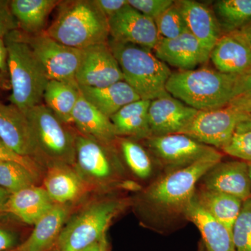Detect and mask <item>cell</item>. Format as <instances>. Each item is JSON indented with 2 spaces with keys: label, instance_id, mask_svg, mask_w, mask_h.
<instances>
[{
  "label": "cell",
  "instance_id": "1",
  "mask_svg": "<svg viewBox=\"0 0 251 251\" xmlns=\"http://www.w3.org/2000/svg\"><path fill=\"white\" fill-rule=\"evenodd\" d=\"M222 158L216 151L193 164L169 172L145 190L142 204L149 212L159 217L184 216L200 181Z\"/></svg>",
  "mask_w": 251,
  "mask_h": 251
},
{
  "label": "cell",
  "instance_id": "2",
  "mask_svg": "<svg viewBox=\"0 0 251 251\" xmlns=\"http://www.w3.org/2000/svg\"><path fill=\"white\" fill-rule=\"evenodd\" d=\"M57 17L46 34L64 45L83 50L108 44V19L94 0L61 1Z\"/></svg>",
  "mask_w": 251,
  "mask_h": 251
},
{
  "label": "cell",
  "instance_id": "3",
  "mask_svg": "<svg viewBox=\"0 0 251 251\" xmlns=\"http://www.w3.org/2000/svg\"><path fill=\"white\" fill-rule=\"evenodd\" d=\"M237 77L208 68L172 73L167 92L198 111L223 108L235 97Z\"/></svg>",
  "mask_w": 251,
  "mask_h": 251
},
{
  "label": "cell",
  "instance_id": "4",
  "mask_svg": "<svg viewBox=\"0 0 251 251\" xmlns=\"http://www.w3.org/2000/svg\"><path fill=\"white\" fill-rule=\"evenodd\" d=\"M11 87L9 100L25 113L41 104L49 80L22 31L4 37Z\"/></svg>",
  "mask_w": 251,
  "mask_h": 251
},
{
  "label": "cell",
  "instance_id": "5",
  "mask_svg": "<svg viewBox=\"0 0 251 251\" xmlns=\"http://www.w3.org/2000/svg\"><path fill=\"white\" fill-rule=\"evenodd\" d=\"M108 45L121 68L125 82L140 99L153 100L170 95L166 86L173 72L152 50L113 40L108 41Z\"/></svg>",
  "mask_w": 251,
  "mask_h": 251
},
{
  "label": "cell",
  "instance_id": "6",
  "mask_svg": "<svg viewBox=\"0 0 251 251\" xmlns=\"http://www.w3.org/2000/svg\"><path fill=\"white\" fill-rule=\"evenodd\" d=\"M25 115L35 147V161L46 168L57 163L74 166L77 131L44 104L36 105Z\"/></svg>",
  "mask_w": 251,
  "mask_h": 251
},
{
  "label": "cell",
  "instance_id": "7",
  "mask_svg": "<svg viewBox=\"0 0 251 251\" xmlns=\"http://www.w3.org/2000/svg\"><path fill=\"white\" fill-rule=\"evenodd\" d=\"M128 204L119 198L92 201L75 215L69 217L63 227L55 247L59 251H80L106 236L112 221Z\"/></svg>",
  "mask_w": 251,
  "mask_h": 251
},
{
  "label": "cell",
  "instance_id": "8",
  "mask_svg": "<svg viewBox=\"0 0 251 251\" xmlns=\"http://www.w3.org/2000/svg\"><path fill=\"white\" fill-rule=\"evenodd\" d=\"M74 167L90 189L106 188L119 182L123 173L111 144L97 141L77 131Z\"/></svg>",
  "mask_w": 251,
  "mask_h": 251
},
{
  "label": "cell",
  "instance_id": "9",
  "mask_svg": "<svg viewBox=\"0 0 251 251\" xmlns=\"http://www.w3.org/2000/svg\"><path fill=\"white\" fill-rule=\"evenodd\" d=\"M25 36L48 80L77 84L75 77L80 66L82 50L64 45L50 37L44 31L36 35L25 34Z\"/></svg>",
  "mask_w": 251,
  "mask_h": 251
},
{
  "label": "cell",
  "instance_id": "10",
  "mask_svg": "<svg viewBox=\"0 0 251 251\" xmlns=\"http://www.w3.org/2000/svg\"><path fill=\"white\" fill-rule=\"evenodd\" d=\"M246 115L229 105L213 110H201L182 134L207 146L222 150Z\"/></svg>",
  "mask_w": 251,
  "mask_h": 251
},
{
  "label": "cell",
  "instance_id": "11",
  "mask_svg": "<svg viewBox=\"0 0 251 251\" xmlns=\"http://www.w3.org/2000/svg\"><path fill=\"white\" fill-rule=\"evenodd\" d=\"M145 140L149 151L172 171L189 166L218 151L182 133L151 136Z\"/></svg>",
  "mask_w": 251,
  "mask_h": 251
},
{
  "label": "cell",
  "instance_id": "12",
  "mask_svg": "<svg viewBox=\"0 0 251 251\" xmlns=\"http://www.w3.org/2000/svg\"><path fill=\"white\" fill-rule=\"evenodd\" d=\"M75 80L79 87L90 88H103L125 80L108 43L82 50Z\"/></svg>",
  "mask_w": 251,
  "mask_h": 251
},
{
  "label": "cell",
  "instance_id": "13",
  "mask_svg": "<svg viewBox=\"0 0 251 251\" xmlns=\"http://www.w3.org/2000/svg\"><path fill=\"white\" fill-rule=\"evenodd\" d=\"M112 40L153 50L160 37L156 23L129 4L108 19Z\"/></svg>",
  "mask_w": 251,
  "mask_h": 251
},
{
  "label": "cell",
  "instance_id": "14",
  "mask_svg": "<svg viewBox=\"0 0 251 251\" xmlns=\"http://www.w3.org/2000/svg\"><path fill=\"white\" fill-rule=\"evenodd\" d=\"M201 188L229 195L246 201L251 198L249 163L237 160L219 162L200 181Z\"/></svg>",
  "mask_w": 251,
  "mask_h": 251
},
{
  "label": "cell",
  "instance_id": "15",
  "mask_svg": "<svg viewBox=\"0 0 251 251\" xmlns=\"http://www.w3.org/2000/svg\"><path fill=\"white\" fill-rule=\"evenodd\" d=\"M198 112L171 94L151 100L149 108L151 136L182 133Z\"/></svg>",
  "mask_w": 251,
  "mask_h": 251
},
{
  "label": "cell",
  "instance_id": "16",
  "mask_svg": "<svg viewBox=\"0 0 251 251\" xmlns=\"http://www.w3.org/2000/svg\"><path fill=\"white\" fill-rule=\"evenodd\" d=\"M153 50L162 62L180 71L193 70L210 56V51L188 30L175 39L161 38Z\"/></svg>",
  "mask_w": 251,
  "mask_h": 251
},
{
  "label": "cell",
  "instance_id": "17",
  "mask_svg": "<svg viewBox=\"0 0 251 251\" xmlns=\"http://www.w3.org/2000/svg\"><path fill=\"white\" fill-rule=\"evenodd\" d=\"M209 59L219 72L239 76L251 69V46L239 30L223 33Z\"/></svg>",
  "mask_w": 251,
  "mask_h": 251
},
{
  "label": "cell",
  "instance_id": "18",
  "mask_svg": "<svg viewBox=\"0 0 251 251\" xmlns=\"http://www.w3.org/2000/svg\"><path fill=\"white\" fill-rule=\"evenodd\" d=\"M54 204L70 205L90 191L74 166L57 163L46 167L44 186Z\"/></svg>",
  "mask_w": 251,
  "mask_h": 251
},
{
  "label": "cell",
  "instance_id": "19",
  "mask_svg": "<svg viewBox=\"0 0 251 251\" xmlns=\"http://www.w3.org/2000/svg\"><path fill=\"white\" fill-rule=\"evenodd\" d=\"M0 140L21 156L35 160V147L25 113L0 101Z\"/></svg>",
  "mask_w": 251,
  "mask_h": 251
},
{
  "label": "cell",
  "instance_id": "20",
  "mask_svg": "<svg viewBox=\"0 0 251 251\" xmlns=\"http://www.w3.org/2000/svg\"><path fill=\"white\" fill-rule=\"evenodd\" d=\"M71 206L55 204L35 224L18 251H49L55 247L63 227L70 217Z\"/></svg>",
  "mask_w": 251,
  "mask_h": 251
},
{
  "label": "cell",
  "instance_id": "21",
  "mask_svg": "<svg viewBox=\"0 0 251 251\" xmlns=\"http://www.w3.org/2000/svg\"><path fill=\"white\" fill-rule=\"evenodd\" d=\"M176 2L188 30L211 52L223 34L213 10L206 4L193 0H179Z\"/></svg>",
  "mask_w": 251,
  "mask_h": 251
},
{
  "label": "cell",
  "instance_id": "22",
  "mask_svg": "<svg viewBox=\"0 0 251 251\" xmlns=\"http://www.w3.org/2000/svg\"><path fill=\"white\" fill-rule=\"evenodd\" d=\"M184 216L199 229L206 251H236L232 232L211 216L195 196Z\"/></svg>",
  "mask_w": 251,
  "mask_h": 251
},
{
  "label": "cell",
  "instance_id": "23",
  "mask_svg": "<svg viewBox=\"0 0 251 251\" xmlns=\"http://www.w3.org/2000/svg\"><path fill=\"white\" fill-rule=\"evenodd\" d=\"M54 204L46 190L34 184L11 193L5 211L25 224L34 225Z\"/></svg>",
  "mask_w": 251,
  "mask_h": 251
},
{
  "label": "cell",
  "instance_id": "24",
  "mask_svg": "<svg viewBox=\"0 0 251 251\" xmlns=\"http://www.w3.org/2000/svg\"><path fill=\"white\" fill-rule=\"evenodd\" d=\"M73 124L81 135L107 144L117 139L110 118L102 113L80 94L73 113Z\"/></svg>",
  "mask_w": 251,
  "mask_h": 251
},
{
  "label": "cell",
  "instance_id": "25",
  "mask_svg": "<svg viewBox=\"0 0 251 251\" xmlns=\"http://www.w3.org/2000/svg\"><path fill=\"white\" fill-rule=\"evenodd\" d=\"M79 88L82 96L109 118L128 104L141 99L125 80L103 88Z\"/></svg>",
  "mask_w": 251,
  "mask_h": 251
},
{
  "label": "cell",
  "instance_id": "26",
  "mask_svg": "<svg viewBox=\"0 0 251 251\" xmlns=\"http://www.w3.org/2000/svg\"><path fill=\"white\" fill-rule=\"evenodd\" d=\"M151 101L140 99L123 107L110 117L117 137L145 140L151 136L149 124Z\"/></svg>",
  "mask_w": 251,
  "mask_h": 251
},
{
  "label": "cell",
  "instance_id": "27",
  "mask_svg": "<svg viewBox=\"0 0 251 251\" xmlns=\"http://www.w3.org/2000/svg\"><path fill=\"white\" fill-rule=\"evenodd\" d=\"M60 2L57 0H13L10 1L9 8L23 32L36 35L45 31L50 14Z\"/></svg>",
  "mask_w": 251,
  "mask_h": 251
},
{
  "label": "cell",
  "instance_id": "28",
  "mask_svg": "<svg viewBox=\"0 0 251 251\" xmlns=\"http://www.w3.org/2000/svg\"><path fill=\"white\" fill-rule=\"evenodd\" d=\"M195 197L211 216L232 233V228L242 210L244 201L229 195L202 188L196 189Z\"/></svg>",
  "mask_w": 251,
  "mask_h": 251
},
{
  "label": "cell",
  "instance_id": "29",
  "mask_svg": "<svg viewBox=\"0 0 251 251\" xmlns=\"http://www.w3.org/2000/svg\"><path fill=\"white\" fill-rule=\"evenodd\" d=\"M80 90L77 84L62 81L48 82L44 94L45 105L66 125L73 123V113L80 97Z\"/></svg>",
  "mask_w": 251,
  "mask_h": 251
},
{
  "label": "cell",
  "instance_id": "30",
  "mask_svg": "<svg viewBox=\"0 0 251 251\" xmlns=\"http://www.w3.org/2000/svg\"><path fill=\"white\" fill-rule=\"evenodd\" d=\"M213 11L223 33L239 30L251 21V0H219Z\"/></svg>",
  "mask_w": 251,
  "mask_h": 251
},
{
  "label": "cell",
  "instance_id": "31",
  "mask_svg": "<svg viewBox=\"0 0 251 251\" xmlns=\"http://www.w3.org/2000/svg\"><path fill=\"white\" fill-rule=\"evenodd\" d=\"M120 150L126 164L132 173L141 179L150 177L153 173V163L146 150L135 140L121 138Z\"/></svg>",
  "mask_w": 251,
  "mask_h": 251
},
{
  "label": "cell",
  "instance_id": "32",
  "mask_svg": "<svg viewBox=\"0 0 251 251\" xmlns=\"http://www.w3.org/2000/svg\"><path fill=\"white\" fill-rule=\"evenodd\" d=\"M38 179L27 168L18 163L0 161V187L11 193L36 184Z\"/></svg>",
  "mask_w": 251,
  "mask_h": 251
},
{
  "label": "cell",
  "instance_id": "33",
  "mask_svg": "<svg viewBox=\"0 0 251 251\" xmlns=\"http://www.w3.org/2000/svg\"><path fill=\"white\" fill-rule=\"evenodd\" d=\"M154 21L160 37L163 39H175L188 31L176 1Z\"/></svg>",
  "mask_w": 251,
  "mask_h": 251
},
{
  "label": "cell",
  "instance_id": "34",
  "mask_svg": "<svg viewBox=\"0 0 251 251\" xmlns=\"http://www.w3.org/2000/svg\"><path fill=\"white\" fill-rule=\"evenodd\" d=\"M232 239L236 251H251V198L243 202L232 228Z\"/></svg>",
  "mask_w": 251,
  "mask_h": 251
},
{
  "label": "cell",
  "instance_id": "35",
  "mask_svg": "<svg viewBox=\"0 0 251 251\" xmlns=\"http://www.w3.org/2000/svg\"><path fill=\"white\" fill-rule=\"evenodd\" d=\"M222 150L229 156L251 163V132H235Z\"/></svg>",
  "mask_w": 251,
  "mask_h": 251
},
{
  "label": "cell",
  "instance_id": "36",
  "mask_svg": "<svg viewBox=\"0 0 251 251\" xmlns=\"http://www.w3.org/2000/svg\"><path fill=\"white\" fill-rule=\"evenodd\" d=\"M128 4L155 21L174 4L173 0H128Z\"/></svg>",
  "mask_w": 251,
  "mask_h": 251
},
{
  "label": "cell",
  "instance_id": "37",
  "mask_svg": "<svg viewBox=\"0 0 251 251\" xmlns=\"http://www.w3.org/2000/svg\"><path fill=\"white\" fill-rule=\"evenodd\" d=\"M0 161L14 162L27 168L36 178L40 177L41 166L33 158L21 156L0 140Z\"/></svg>",
  "mask_w": 251,
  "mask_h": 251
},
{
  "label": "cell",
  "instance_id": "38",
  "mask_svg": "<svg viewBox=\"0 0 251 251\" xmlns=\"http://www.w3.org/2000/svg\"><path fill=\"white\" fill-rule=\"evenodd\" d=\"M18 28L17 21L11 14L9 4L0 6V39H4L5 36Z\"/></svg>",
  "mask_w": 251,
  "mask_h": 251
},
{
  "label": "cell",
  "instance_id": "39",
  "mask_svg": "<svg viewBox=\"0 0 251 251\" xmlns=\"http://www.w3.org/2000/svg\"><path fill=\"white\" fill-rule=\"evenodd\" d=\"M99 9L108 19L115 16L128 4V0H94Z\"/></svg>",
  "mask_w": 251,
  "mask_h": 251
},
{
  "label": "cell",
  "instance_id": "40",
  "mask_svg": "<svg viewBox=\"0 0 251 251\" xmlns=\"http://www.w3.org/2000/svg\"><path fill=\"white\" fill-rule=\"evenodd\" d=\"M17 234L11 229L0 226V251H8L17 249Z\"/></svg>",
  "mask_w": 251,
  "mask_h": 251
},
{
  "label": "cell",
  "instance_id": "41",
  "mask_svg": "<svg viewBox=\"0 0 251 251\" xmlns=\"http://www.w3.org/2000/svg\"><path fill=\"white\" fill-rule=\"evenodd\" d=\"M229 105L244 114H251V93L242 94L232 99Z\"/></svg>",
  "mask_w": 251,
  "mask_h": 251
},
{
  "label": "cell",
  "instance_id": "42",
  "mask_svg": "<svg viewBox=\"0 0 251 251\" xmlns=\"http://www.w3.org/2000/svg\"><path fill=\"white\" fill-rule=\"evenodd\" d=\"M249 93H251V69L246 74L237 77L234 90L235 97Z\"/></svg>",
  "mask_w": 251,
  "mask_h": 251
},
{
  "label": "cell",
  "instance_id": "43",
  "mask_svg": "<svg viewBox=\"0 0 251 251\" xmlns=\"http://www.w3.org/2000/svg\"><path fill=\"white\" fill-rule=\"evenodd\" d=\"M8 71V52L4 39H0V82L6 75Z\"/></svg>",
  "mask_w": 251,
  "mask_h": 251
},
{
  "label": "cell",
  "instance_id": "44",
  "mask_svg": "<svg viewBox=\"0 0 251 251\" xmlns=\"http://www.w3.org/2000/svg\"><path fill=\"white\" fill-rule=\"evenodd\" d=\"M80 251H110L106 236L102 238L99 242H96L95 244H92L90 247Z\"/></svg>",
  "mask_w": 251,
  "mask_h": 251
},
{
  "label": "cell",
  "instance_id": "45",
  "mask_svg": "<svg viewBox=\"0 0 251 251\" xmlns=\"http://www.w3.org/2000/svg\"><path fill=\"white\" fill-rule=\"evenodd\" d=\"M235 132H251V114H247L242 121L239 122Z\"/></svg>",
  "mask_w": 251,
  "mask_h": 251
},
{
  "label": "cell",
  "instance_id": "46",
  "mask_svg": "<svg viewBox=\"0 0 251 251\" xmlns=\"http://www.w3.org/2000/svg\"><path fill=\"white\" fill-rule=\"evenodd\" d=\"M10 196H11V193L9 191L0 187V212L5 211Z\"/></svg>",
  "mask_w": 251,
  "mask_h": 251
},
{
  "label": "cell",
  "instance_id": "47",
  "mask_svg": "<svg viewBox=\"0 0 251 251\" xmlns=\"http://www.w3.org/2000/svg\"><path fill=\"white\" fill-rule=\"evenodd\" d=\"M118 186L122 189L127 190V191H138L140 189V185L130 180H125V181H120Z\"/></svg>",
  "mask_w": 251,
  "mask_h": 251
},
{
  "label": "cell",
  "instance_id": "48",
  "mask_svg": "<svg viewBox=\"0 0 251 251\" xmlns=\"http://www.w3.org/2000/svg\"><path fill=\"white\" fill-rule=\"evenodd\" d=\"M239 30L251 46V21Z\"/></svg>",
  "mask_w": 251,
  "mask_h": 251
},
{
  "label": "cell",
  "instance_id": "49",
  "mask_svg": "<svg viewBox=\"0 0 251 251\" xmlns=\"http://www.w3.org/2000/svg\"><path fill=\"white\" fill-rule=\"evenodd\" d=\"M198 251H206L205 247H204V244H203L202 242L199 244V247H198Z\"/></svg>",
  "mask_w": 251,
  "mask_h": 251
},
{
  "label": "cell",
  "instance_id": "50",
  "mask_svg": "<svg viewBox=\"0 0 251 251\" xmlns=\"http://www.w3.org/2000/svg\"><path fill=\"white\" fill-rule=\"evenodd\" d=\"M9 1H2V0H0V6H7V5L9 4Z\"/></svg>",
  "mask_w": 251,
  "mask_h": 251
},
{
  "label": "cell",
  "instance_id": "51",
  "mask_svg": "<svg viewBox=\"0 0 251 251\" xmlns=\"http://www.w3.org/2000/svg\"><path fill=\"white\" fill-rule=\"evenodd\" d=\"M249 176H250L251 184V163H249Z\"/></svg>",
  "mask_w": 251,
  "mask_h": 251
},
{
  "label": "cell",
  "instance_id": "52",
  "mask_svg": "<svg viewBox=\"0 0 251 251\" xmlns=\"http://www.w3.org/2000/svg\"><path fill=\"white\" fill-rule=\"evenodd\" d=\"M49 251H59L58 249H57V248L54 247L53 249H51V250H50Z\"/></svg>",
  "mask_w": 251,
  "mask_h": 251
},
{
  "label": "cell",
  "instance_id": "53",
  "mask_svg": "<svg viewBox=\"0 0 251 251\" xmlns=\"http://www.w3.org/2000/svg\"><path fill=\"white\" fill-rule=\"evenodd\" d=\"M8 251H18L16 250V249H14V250Z\"/></svg>",
  "mask_w": 251,
  "mask_h": 251
}]
</instances>
